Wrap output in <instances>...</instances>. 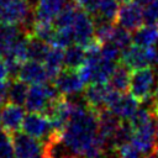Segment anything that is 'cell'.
Returning <instances> with one entry per match:
<instances>
[{"label":"cell","instance_id":"9c48e42d","mask_svg":"<svg viewBox=\"0 0 158 158\" xmlns=\"http://www.w3.org/2000/svg\"><path fill=\"white\" fill-rule=\"evenodd\" d=\"M116 22L131 31H136L138 30L143 22H144V17H143V10L141 7V5L136 1H127L123 2L122 6H120L118 12H117V17H116Z\"/></svg>","mask_w":158,"mask_h":158},{"label":"cell","instance_id":"d6a6232c","mask_svg":"<svg viewBox=\"0 0 158 158\" xmlns=\"http://www.w3.org/2000/svg\"><path fill=\"white\" fill-rule=\"evenodd\" d=\"M153 153H154L156 158H158V142H157V144H156V147H154V151H153Z\"/></svg>","mask_w":158,"mask_h":158},{"label":"cell","instance_id":"e0dca14e","mask_svg":"<svg viewBox=\"0 0 158 158\" xmlns=\"http://www.w3.org/2000/svg\"><path fill=\"white\" fill-rule=\"evenodd\" d=\"M43 64L47 69L49 80L52 81L64 67V48H60L57 46H51V48L43 60Z\"/></svg>","mask_w":158,"mask_h":158},{"label":"cell","instance_id":"f35d334b","mask_svg":"<svg viewBox=\"0 0 158 158\" xmlns=\"http://www.w3.org/2000/svg\"><path fill=\"white\" fill-rule=\"evenodd\" d=\"M157 93H158V90H157Z\"/></svg>","mask_w":158,"mask_h":158},{"label":"cell","instance_id":"44dd1931","mask_svg":"<svg viewBox=\"0 0 158 158\" xmlns=\"http://www.w3.org/2000/svg\"><path fill=\"white\" fill-rule=\"evenodd\" d=\"M28 86L27 83L21 80L20 78H12L9 83V101L14 102L16 105H25L27 94H28Z\"/></svg>","mask_w":158,"mask_h":158},{"label":"cell","instance_id":"5bb4252c","mask_svg":"<svg viewBox=\"0 0 158 158\" xmlns=\"http://www.w3.org/2000/svg\"><path fill=\"white\" fill-rule=\"evenodd\" d=\"M25 118V110L21 105H16L14 102L4 104L1 109V126L9 133H15L21 128Z\"/></svg>","mask_w":158,"mask_h":158},{"label":"cell","instance_id":"e575fe53","mask_svg":"<svg viewBox=\"0 0 158 158\" xmlns=\"http://www.w3.org/2000/svg\"><path fill=\"white\" fill-rule=\"evenodd\" d=\"M144 158H154V157H153V156H149V154H147Z\"/></svg>","mask_w":158,"mask_h":158},{"label":"cell","instance_id":"8d00e7d4","mask_svg":"<svg viewBox=\"0 0 158 158\" xmlns=\"http://www.w3.org/2000/svg\"><path fill=\"white\" fill-rule=\"evenodd\" d=\"M157 63H158V62H157ZM157 90H158V83H157Z\"/></svg>","mask_w":158,"mask_h":158},{"label":"cell","instance_id":"d590c367","mask_svg":"<svg viewBox=\"0 0 158 158\" xmlns=\"http://www.w3.org/2000/svg\"><path fill=\"white\" fill-rule=\"evenodd\" d=\"M0 125H1V111H0Z\"/></svg>","mask_w":158,"mask_h":158},{"label":"cell","instance_id":"f1b7e54d","mask_svg":"<svg viewBox=\"0 0 158 158\" xmlns=\"http://www.w3.org/2000/svg\"><path fill=\"white\" fill-rule=\"evenodd\" d=\"M9 78H10V73L6 59L0 54V80H7Z\"/></svg>","mask_w":158,"mask_h":158},{"label":"cell","instance_id":"d4e9b609","mask_svg":"<svg viewBox=\"0 0 158 158\" xmlns=\"http://www.w3.org/2000/svg\"><path fill=\"white\" fill-rule=\"evenodd\" d=\"M0 158H15L12 135L4 128L0 131Z\"/></svg>","mask_w":158,"mask_h":158},{"label":"cell","instance_id":"9a60e30c","mask_svg":"<svg viewBox=\"0 0 158 158\" xmlns=\"http://www.w3.org/2000/svg\"><path fill=\"white\" fill-rule=\"evenodd\" d=\"M27 33L22 27L16 25H6L2 23L0 26V54L6 57L15 43Z\"/></svg>","mask_w":158,"mask_h":158},{"label":"cell","instance_id":"30bf717a","mask_svg":"<svg viewBox=\"0 0 158 158\" xmlns=\"http://www.w3.org/2000/svg\"><path fill=\"white\" fill-rule=\"evenodd\" d=\"M142 154H149L154 151V147L158 142L157 132H156V121L152 120L142 126L133 128V136L131 141Z\"/></svg>","mask_w":158,"mask_h":158},{"label":"cell","instance_id":"ffe728a7","mask_svg":"<svg viewBox=\"0 0 158 158\" xmlns=\"http://www.w3.org/2000/svg\"><path fill=\"white\" fill-rule=\"evenodd\" d=\"M118 1L117 0H100L94 14L96 21H107V22H115L118 12Z\"/></svg>","mask_w":158,"mask_h":158},{"label":"cell","instance_id":"4dcf8cb0","mask_svg":"<svg viewBox=\"0 0 158 158\" xmlns=\"http://www.w3.org/2000/svg\"><path fill=\"white\" fill-rule=\"evenodd\" d=\"M133 1H136V2H138L139 5H146L148 1H151V0H133Z\"/></svg>","mask_w":158,"mask_h":158},{"label":"cell","instance_id":"1f68e13d","mask_svg":"<svg viewBox=\"0 0 158 158\" xmlns=\"http://www.w3.org/2000/svg\"><path fill=\"white\" fill-rule=\"evenodd\" d=\"M156 118V132H157V137H158V114L154 116Z\"/></svg>","mask_w":158,"mask_h":158},{"label":"cell","instance_id":"2e32d148","mask_svg":"<svg viewBox=\"0 0 158 158\" xmlns=\"http://www.w3.org/2000/svg\"><path fill=\"white\" fill-rule=\"evenodd\" d=\"M139 101L132 96L131 94L122 93L116 102L110 107L112 112H115L121 120H130L131 116L138 110Z\"/></svg>","mask_w":158,"mask_h":158},{"label":"cell","instance_id":"d6986e66","mask_svg":"<svg viewBox=\"0 0 158 158\" xmlns=\"http://www.w3.org/2000/svg\"><path fill=\"white\" fill-rule=\"evenodd\" d=\"M86 58L85 47L78 43H73L64 48V67L78 69L80 68Z\"/></svg>","mask_w":158,"mask_h":158},{"label":"cell","instance_id":"3957f363","mask_svg":"<svg viewBox=\"0 0 158 158\" xmlns=\"http://www.w3.org/2000/svg\"><path fill=\"white\" fill-rule=\"evenodd\" d=\"M156 86V72L152 67H144L133 69L131 72L130 94L135 96L139 102H143L154 94Z\"/></svg>","mask_w":158,"mask_h":158},{"label":"cell","instance_id":"4fadbf2b","mask_svg":"<svg viewBox=\"0 0 158 158\" xmlns=\"http://www.w3.org/2000/svg\"><path fill=\"white\" fill-rule=\"evenodd\" d=\"M17 78L26 81L27 84H41L49 80L47 69L42 62L28 59L22 63Z\"/></svg>","mask_w":158,"mask_h":158},{"label":"cell","instance_id":"4316f807","mask_svg":"<svg viewBox=\"0 0 158 158\" xmlns=\"http://www.w3.org/2000/svg\"><path fill=\"white\" fill-rule=\"evenodd\" d=\"M116 152L118 158H141L142 156L141 151L132 142H127L116 147Z\"/></svg>","mask_w":158,"mask_h":158},{"label":"cell","instance_id":"6da1fadb","mask_svg":"<svg viewBox=\"0 0 158 158\" xmlns=\"http://www.w3.org/2000/svg\"><path fill=\"white\" fill-rule=\"evenodd\" d=\"M1 23L16 25L27 33L33 21V6L28 0H0Z\"/></svg>","mask_w":158,"mask_h":158},{"label":"cell","instance_id":"52a82bcc","mask_svg":"<svg viewBox=\"0 0 158 158\" xmlns=\"http://www.w3.org/2000/svg\"><path fill=\"white\" fill-rule=\"evenodd\" d=\"M15 158H43V142L22 132L12 133Z\"/></svg>","mask_w":158,"mask_h":158},{"label":"cell","instance_id":"7a4b0ae2","mask_svg":"<svg viewBox=\"0 0 158 158\" xmlns=\"http://www.w3.org/2000/svg\"><path fill=\"white\" fill-rule=\"evenodd\" d=\"M62 94L58 91L56 85L52 83H41V84H32L28 89L27 99H26V109L32 112H44L49 104L60 96Z\"/></svg>","mask_w":158,"mask_h":158},{"label":"cell","instance_id":"277c9868","mask_svg":"<svg viewBox=\"0 0 158 158\" xmlns=\"http://www.w3.org/2000/svg\"><path fill=\"white\" fill-rule=\"evenodd\" d=\"M120 60L131 70L151 67L152 64L158 62V49L154 46L144 47L136 43L130 44L122 51Z\"/></svg>","mask_w":158,"mask_h":158},{"label":"cell","instance_id":"8fae6325","mask_svg":"<svg viewBox=\"0 0 158 158\" xmlns=\"http://www.w3.org/2000/svg\"><path fill=\"white\" fill-rule=\"evenodd\" d=\"M111 90L110 84L106 83H89L83 90L84 99L86 104L96 112L106 109V100Z\"/></svg>","mask_w":158,"mask_h":158},{"label":"cell","instance_id":"ba28073f","mask_svg":"<svg viewBox=\"0 0 158 158\" xmlns=\"http://www.w3.org/2000/svg\"><path fill=\"white\" fill-rule=\"evenodd\" d=\"M52 81L58 89V91L65 96L81 93L85 85L84 80L79 74V70L73 68H67V67H63V69L58 73V75Z\"/></svg>","mask_w":158,"mask_h":158},{"label":"cell","instance_id":"83f0119b","mask_svg":"<svg viewBox=\"0 0 158 158\" xmlns=\"http://www.w3.org/2000/svg\"><path fill=\"white\" fill-rule=\"evenodd\" d=\"M99 1H100V0H73V2H74L78 7L85 10V11H88V12H90V14H94V11H95V9H96Z\"/></svg>","mask_w":158,"mask_h":158},{"label":"cell","instance_id":"603a6c76","mask_svg":"<svg viewBox=\"0 0 158 158\" xmlns=\"http://www.w3.org/2000/svg\"><path fill=\"white\" fill-rule=\"evenodd\" d=\"M132 41L136 44L144 46V47H152L158 43V27L147 25L144 27H139L135 31V35L132 36Z\"/></svg>","mask_w":158,"mask_h":158},{"label":"cell","instance_id":"484cf974","mask_svg":"<svg viewBox=\"0 0 158 158\" xmlns=\"http://www.w3.org/2000/svg\"><path fill=\"white\" fill-rule=\"evenodd\" d=\"M143 17L147 25L158 27V0H151L143 9Z\"/></svg>","mask_w":158,"mask_h":158},{"label":"cell","instance_id":"7c38bea8","mask_svg":"<svg viewBox=\"0 0 158 158\" xmlns=\"http://www.w3.org/2000/svg\"><path fill=\"white\" fill-rule=\"evenodd\" d=\"M67 4L68 0H36L33 5V20L53 22Z\"/></svg>","mask_w":158,"mask_h":158},{"label":"cell","instance_id":"5b68a950","mask_svg":"<svg viewBox=\"0 0 158 158\" xmlns=\"http://www.w3.org/2000/svg\"><path fill=\"white\" fill-rule=\"evenodd\" d=\"M74 43L86 46L95 37V19L91 17V14L78 9L73 25L70 27Z\"/></svg>","mask_w":158,"mask_h":158},{"label":"cell","instance_id":"ac0fdd59","mask_svg":"<svg viewBox=\"0 0 158 158\" xmlns=\"http://www.w3.org/2000/svg\"><path fill=\"white\" fill-rule=\"evenodd\" d=\"M131 81V69L123 63H117L111 77L109 78V84L111 88L120 93H126L130 90Z\"/></svg>","mask_w":158,"mask_h":158},{"label":"cell","instance_id":"74e56055","mask_svg":"<svg viewBox=\"0 0 158 158\" xmlns=\"http://www.w3.org/2000/svg\"><path fill=\"white\" fill-rule=\"evenodd\" d=\"M0 23H1V16H0Z\"/></svg>","mask_w":158,"mask_h":158},{"label":"cell","instance_id":"8992f818","mask_svg":"<svg viewBox=\"0 0 158 158\" xmlns=\"http://www.w3.org/2000/svg\"><path fill=\"white\" fill-rule=\"evenodd\" d=\"M21 128L25 133H27L40 141L42 139L43 142L53 132L51 120L47 117V115H44L42 112H32V111H30L27 115H25Z\"/></svg>","mask_w":158,"mask_h":158},{"label":"cell","instance_id":"836d02e7","mask_svg":"<svg viewBox=\"0 0 158 158\" xmlns=\"http://www.w3.org/2000/svg\"><path fill=\"white\" fill-rule=\"evenodd\" d=\"M118 2H127V1H130V0H117Z\"/></svg>","mask_w":158,"mask_h":158},{"label":"cell","instance_id":"7402d4cb","mask_svg":"<svg viewBox=\"0 0 158 158\" xmlns=\"http://www.w3.org/2000/svg\"><path fill=\"white\" fill-rule=\"evenodd\" d=\"M51 48V44L32 36L28 35V41H27V58L32 60H38L42 62L44 60L48 51Z\"/></svg>","mask_w":158,"mask_h":158},{"label":"cell","instance_id":"cb8c5ba5","mask_svg":"<svg viewBox=\"0 0 158 158\" xmlns=\"http://www.w3.org/2000/svg\"><path fill=\"white\" fill-rule=\"evenodd\" d=\"M131 41H132V36L130 35V31L118 25V26H115V30L109 40V43H112L116 47H118L121 51H123L126 47L131 44Z\"/></svg>","mask_w":158,"mask_h":158},{"label":"cell","instance_id":"f546056e","mask_svg":"<svg viewBox=\"0 0 158 158\" xmlns=\"http://www.w3.org/2000/svg\"><path fill=\"white\" fill-rule=\"evenodd\" d=\"M9 83L7 80H0V105H4L9 95Z\"/></svg>","mask_w":158,"mask_h":158}]
</instances>
